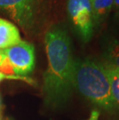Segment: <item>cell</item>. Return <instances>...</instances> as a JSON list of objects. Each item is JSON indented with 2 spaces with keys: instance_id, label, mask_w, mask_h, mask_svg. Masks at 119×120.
I'll return each instance as SVG.
<instances>
[{
  "instance_id": "obj_1",
  "label": "cell",
  "mask_w": 119,
  "mask_h": 120,
  "mask_svg": "<svg viewBox=\"0 0 119 120\" xmlns=\"http://www.w3.org/2000/svg\"><path fill=\"white\" fill-rule=\"evenodd\" d=\"M47 68L43 76V94L47 107L57 109L69 101L74 88L76 60L67 30L54 26L44 37Z\"/></svg>"
},
{
  "instance_id": "obj_2",
  "label": "cell",
  "mask_w": 119,
  "mask_h": 120,
  "mask_svg": "<svg viewBox=\"0 0 119 120\" xmlns=\"http://www.w3.org/2000/svg\"><path fill=\"white\" fill-rule=\"evenodd\" d=\"M74 88L89 101L105 110L114 111L117 107L104 64L94 60H76Z\"/></svg>"
},
{
  "instance_id": "obj_3",
  "label": "cell",
  "mask_w": 119,
  "mask_h": 120,
  "mask_svg": "<svg viewBox=\"0 0 119 120\" xmlns=\"http://www.w3.org/2000/svg\"><path fill=\"white\" fill-rule=\"evenodd\" d=\"M69 17L83 42L90 41L94 30V21L90 0H68Z\"/></svg>"
},
{
  "instance_id": "obj_4",
  "label": "cell",
  "mask_w": 119,
  "mask_h": 120,
  "mask_svg": "<svg viewBox=\"0 0 119 120\" xmlns=\"http://www.w3.org/2000/svg\"><path fill=\"white\" fill-rule=\"evenodd\" d=\"M16 75L23 76L32 73L35 68V48L29 42L21 40L17 44L3 50Z\"/></svg>"
},
{
  "instance_id": "obj_5",
  "label": "cell",
  "mask_w": 119,
  "mask_h": 120,
  "mask_svg": "<svg viewBox=\"0 0 119 120\" xmlns=\"http://www.w3.org/2000/svg\"><path fill=\"white\" fill-rule=\"evenodd\" d=\"M40 0H0V11L6 12L22 29L33 26L35 14Z\"/></svg>"
},
{
  "instance_id": "obj_6",
  "label": "cell",
  "mask_w": 119,
  "mask_h": 120,
  "mask_svg": "<svg viewBox=\"0 0 119 120\" xmlns=\"http://www.w3.org/2000/svg\"><path fill=\"white\" fill-rule=\"evenodd\" d=\"M21 41L19 31L12 22L0 18V49L5 50Z\"/></svg>"
},
{
  "instance_id": "obj_7",
  "label": "cell",
  "mask_w": 119,
  "mask_h": 120,
  "mask_svg": "<svg viewBox=\"0 0 119 120\" xmlns=\"http://www.w3.org/2000/svg\"><path fill=\"white\" fill-rule=\"evenodd\" d=\"M95 26H98L112 9L114 0H90Z\"/></svg>"
},
{
  "instance_id": "obj_8",
  "label": "cell",
  "mask_w": 119,
  "mask_h": 120,
  "mask_svg": "<svg viewBox=\"0 0 119 120\" xmlns=\"http://www.w3.org/2000/svg\"><path fill=\"white\" fill-rule=\"evenodd\" d=\"M103 64L109 80L112 97L115 102L119 104V70L107 62Z\"/></svg>"
},
{
  "instance_id": "obj_9",
  "label": "cell",
  "mask_w": 119,
  "mask_h": 120,
  "mask_svg": "<svg viewBox=\"0 0 119 120\" xmlns=\"http://www.w3.org/2000/svg\"><path fill=\"white\" fill-rule=\"evenodd\" d=\"M105 59L119 70V40L114 39L108 42L105 50Z\"/></svg>"
},
{
  "instance_id": "obj_10",
  "label": "cell",
  "mask_w": 119,
  "mask_h": 120,
  "mask_svg": "<svg viewBox=\"0 0 119 120\" xmlns=\"http://www.w3.org/2000/svg\"><path fill=\"white\" fill-rule=\"evenodd\" d=\"M22 80L26 81L27 83L32 84L33 81L31 78H29L28 77H23V76H18V75H8L6 74H3L0 71V81L3 80Z\"/></svg>"
},
{
  "instance_id": "obj_11",
  "label": "cell",
  "mask_w": 119,
  "mask_h": 120,
  "mask_svg": "<svg viewBox=\"0 0 119 120\" xmlns=\"http://www.w3.org/2000/svg\"><path fill=\"white\" fill-rule=\"evenodd\" d=\"M6 61H7V57L6 54H5L4 50L0 49V70L4 66Z\"/></svg>"
},
{
  "instance_id": "obj_12",
  "label": "cell",
  "mask_w": 119,
  "mask_h": 120,
  "mask_svg": "<svg viewBox=\"0 0 119 120\" xmlns=\"http://www.w3.org/2000/svg\"><path fill=\"white\" fill-rule=\"evenodd\" d=\"M112 8L116 11L117 13L119 15V0H114Z\"/></svg>"
},
{
  "instance_id": "obj_13",
  "label": "cell",
  "mask_w": 119,
  "mask_h": 120,
  "mask_svg": "<svg viewBox=\"0 0 119 120\" xmlns=\"http://www.w3.org/2000/svg\"><path fill=\"white\" fill-rule=\"evenodd\" d=\"M0 103H1V101H0Z\"/></svg>"
}]
</instances>
